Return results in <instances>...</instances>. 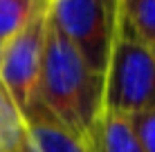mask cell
Masks as SVG:
<instances>
[{
  "label": "cell",
  "mask_w": 155,
  "mask_h": 152,
  "mask_svg": "<svg viewBox=\"0 0 155 152\" xmlns=\"http://www.w3.org/2000/svg\"><path fill=\"white\" fill-rule=\"evenodd\" d=\"M23 119L31 152H92L88 139L74 137L38 101L23 114Z\"/></svg>",
  "instance_id": "5b68a950"
},
{
  "label": "cell",
  "mask_w": 155,
  "mask_h": 152,
  "mask_svg": "<svg viewBox=\"0 0 155 152\" xmlns=\"http://www.w3.org/2000/svg\"><path fill=\"white\" fill-rule=\"evenodd\" d=\"M47 18V14H45ZM36 101L74 137L85 139L104 107V76L90 70L74 47L45 23Z\"/></svg>",
  "instance_id": "6da1fadb"
},
{
  "label": "cell",
  "mask_w": 155,
  "mask_h": 152,
  "mask_svg": "<svg viewBox=\"0 0 155 152\" xmlns=\"http://www.w3.org/2000/svg\"><path fill=\"white\" fill-rule=\"evenodd\" d=\"M45 0L12 40L2 45L0 54V83L12 96L14 105L25 114L36 103V87L41 76L43 47H45Z\"/></svg>",
  "instance_id": "277c9868"
},
{
  "label": "cell",
  "mask_w": 155,
  "mask_h": 152,
  "mask_svg": "<svg viewBox=\"0 0 155 152\" xmlns=\"http://www.w3.org/2000/svg\"><path fill=\"white\" fill-rule=\"evenodd\" d=\"M128 116H130L133 130H135L144 152H155V110L128 114Z\"/></svg>",
  "instance_id": "9c48e42d"
},
{
  "label": "cell",
  "mask_w": 155,
  "mask_h": 152,
  "mask_svg": "<svg viewBox=\"0 0 155 152\" xmlns=\"http://www.w3.org/2000/svg\"><path fill=\"white\" fill-rule=\"evenodd\" d=\"M121 114L155 110V49L142 43L117 16V29L104 74V107Z\"/></svg>",
  "instance_id": "7a4b0ae2"
},
{
  "label": "cell",
  "mask_w": 155,
  "mask_h": 152,
  "mask_svg": "<svg viewBox=\"0 0 155 152\" xmlns=\"http://www.w3.org/2000/svg\"><path fill=\"white\" fill-rule=\"evenodd\" d=\"M121 16L133 36L155 49V0H121Z\"/></svg>",
  "instance_id": "52a82bcc"
},
{
  "label": "cell",
  "mask_w": 155,
  "mask_h": 152,
  "mask_svg": "<svg viewBox=\"0 0 155 152\" xmlns=\"http://www.w3.org/2000/svg\"><path fill=\"white\" fill-rule=\"evenodd\" d=\"M121 0H45V14L90 70L104 76Z\"/></svg>",
  "instance_id": "3957f363"
},
{
  "label": "cell",
  "mask_w": 155,
  "mask_h": 152,
  "mask_svg": "<svg viewBox=\"0 0 155 152\" xmlns=\"http://www.w3.org/2000/svg\"><path fill=\"white\" fill-rule=\"evenodd\" d=\"M0 54H2V43H0Z\"/></svg>",
  "instance_id": "30bf717a"
},
{
  "label": "cell",
  "mask_w": 155,
  "mask_h": 152,
  "mask_svg": "<svg viewBox=\"0 0 155 152\" xmlns=\"http://www.w3.org/2000/svg\"><path fill=\"white\" fill-rule=\"evenodd\" d=\"M85 139L92 152H144L133 130L130 116L113 110H101L99 119Z\"/></svg>",
  "instance_id": "8992f818"
},
{
  "label": "cell",
  "mask_w": 155,
  "mask_h": 152,
  "mask_svg": "<svg viewBox=\"0 0 155 152\" xmlns=\"http://www.w3.org/2000/svg\"><path fill=\"white\" fill-rule=\"evenodd\" d=\"M43 0H0V43L12 40L34 18Z\"/></svg>",
  "instance_id": "ba28073f"
}]
</instances>
